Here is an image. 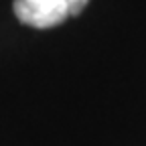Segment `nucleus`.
<instances>
[{"instance_id": "f257e3e1", "label": "nucleus", "mask_w": 146, "mask_h": 146, "mask_svg": "<svg viewBox=\"0 0 146 146\" xmlns=\"http://www.w3.org/2000/svg\"><path fill=\"white\" fill-rule=\"evenodd\" d=\"M89 0H14V14L27 27L51 29L77 16Z\"/></svg>"}]
</instances>
